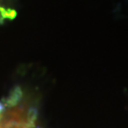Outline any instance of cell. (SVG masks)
<instances>
[{"instance_id": "cell-2", "label": "cell", "mask_w": 128, "mask_h": 128, "mask_svg": "<svg viewBox=\"0 0 128 128\" xmlns=\"http://www.w3.org/2000/svg\"><path fill=\"white\" fill-rule=\"evenodd\" d=\"M10 1L12 0H0V22L12 19L15 15V10L10 6Z\"/></svg>"}, {"instance_id": "cell-1", "label": "cell", "mask_w": 128, "mask_h": 128, "mask_svg": "<svg viewBox=\"0 0 128 128\" xmlns=\"http://www.w3.org/2000/svg\"><path fill=\"white\" fill-rule=\"evenodd\" d=\"M33 120L30 115L22 108H14L0 116V128H32Z\"/></svg>"}]
</instances>
